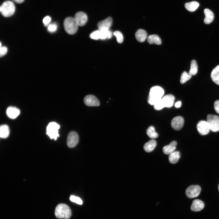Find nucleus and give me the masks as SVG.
<instances>
[{"label":"nucleus","mask_w":219,"mask_h":219,"mask_svg":"<svg viewBox=\"0 0 219 219\" xmlns=\"http://www.w3.org/2000/svg\"><path fill=\"white\" fill-rule=\"evenodd\" d=\"M164 93L163 89L159 86H154L151 87L148 98V103L151 105H154L162 98Z\"/></svg>","instance_id":"f257e3e1"},{"label":"nucleus","mask_w":219,"mask_h":219,"mask_svg":"<svg viewBox=\"0 0 219 219\" xmlns=\"http://www.w3.org/2000/svg\"><path fill=\"white\" fill-rule=\"evenodd\" d=\"M175 97L171 94L166 95L157 102L153 105L156 110H160L164 107L170 108L173 105Z\"/></svg>","instance_id":"f03ea898"},{"label":"nucleus","mask_w":219,"mask_h":219,"mask_svg":"<svg viewBox=\"0 0 219 219\" xmlns=\"http://www.w3.org/2000/svg\"><path fill=\"white\" fill-rule=\"evenodd\" d=\"M55 215L58 218L68 219L71 216V209L67 205L61 203L59 204L56 207Z\"/></svg>","instance_id":"7ed1b4c3"},{"label":"nucleus","mask_w":219,"mask_h":219,"mask_svg":"<svg viewBox=\"0 0 219 219\" xmlns=\"http://www.w3.org/2000/svg\"><path fill=\"white\" fill-rule=\"evenodd\" d=\"M64 30L68 34L72 35L77 31L78 25L74 18L69 17L66 18L64 22Z\"/></svg>","instance_id":"20e7f679"},{"label":"nucleus","mask_w":219,"mask_h":219,"mask_svg":"<svg viewBox=\"0 0 219 219\" xmlns=\"http://www.w3.org/2000/svg\"><path fill=\"white\" fill-rule=\"evenodd\" d=\"M15 11V5L12 2L10 1L4 2L0 7L1 13L5 17L11 16L14 13Z\"/></svg>","instance_id":"39448f33"},{"label":"nucleus","mask_w":219,"mask_h":219,"mask_svg":"<svg viewBox=\"0 0 219 219\" xmlns=\"http://www.w3.org/2000/svg\"><path fill=\"white\" fill-rule=\"evenodd\" d=\"M60 127V125L56 123L50 122L47 127L46 134L51 139H54L56 140L57 137L59 136L58 130Z\"/></svg>","instance_id":"423d86ee"},{"label":"nucleus","mask_w":219,"mask_h":219,"mask_svg":"<svg viewBox=\"0 0 219 219\" xmlns=\"http://www.w3.org/2000/svg\"><path fill=\"white\" fill-rule=\"evenodd\" d=\"M207 122L209 125L210 130L213 132L219 131V116L212 114L207 115Z\"/></svg>","instance_id":"0eeeda50"},{"label":"nucleus","mask_w":219,"mask_h":219,"mask_svg":"<svg viewBox=\"0 0 219 219\" xmlns=\"http://www.w3.org/2000/svg\"><path fill=\"white\" fill-rule=\"evenodd\" d=\"M201 189L197 185H191L189 186L186 191V194L189 198H192L197 196L200 194Z\"/></svg>","instance_id":"6e6552de"},{"label":"nucleus","mask_w":219,"mask_h":219,"mask_svg":"<svg viewBox=\"0 0 219 219\" xmlns=\"http://www.w3.org/2000/svg\"><path fill=\"white\" fill-rule=\"evenodd\" d=\"M79 137L78 134L75 132L71 131L68 135L67 139V144L70 148L75 147L78 143Z\"/></svg>","instance_id":"1a4fd4ad"},{"label":"nucleus","mask_w":219,"mask_h":219,"mask_svg":"<svg viewBox=\"0 0 219 219\" xmlns=\"http://www.w3.org/2000/svg\"><path fill=\"white\" fill-rule=\"evenodd\" d=\"M196 128L199 133L202 135L207 134L210 130L208 123L204 120L199 121L197 124Z\"/></svg>","instance_id":"9d476101"},{"label":"nucleus","mask_w":219,"mask_h":219,"mask_svg":"<svg viewBox=\"0 0 219 219\" xmlns=\"http://www.w3.org/2000/svg\"><path fill=\"white\" fill-rule=\"evenodd\" d=\"M74 18L78 26H84L87 21V15L82 12H77L75 14Z\"/></svg>","instance_id":"9b49d317"},{"label":"nucleus","mask_w":219,"mask_h":219,"mask_svg":"<svg viewBox=\"0 0 219 219\" xmlns=\"http://www.w3.org/2000/svg\"><path fill=\"white\" fill-rule=\"evenodd\" d=\"M184 123V120L183 118L181 116H177L172 119L171 125L174 130H178L182 128Z\"/></svg>","instance_id":"f8f14e48"},{"label":"nucleus","mask_w":219,"mask_h":219,"mask_svg":"<svg viewBox=\"0 0 219 219\" xmlns=\"http://www.w3.org/2000/svg\"><path fill=\"white\" fill-rule=\"evenodd\" d=\"M84 102L85 105L88 106H99L100 105L97 99L92 95L86 96L84 99Z\"/></svg>","instance_id":"ddd939ff"},{"label":"nucleus","mask_w":219,"mask_h":219,"mask_svg":"<svg viewBox=\"0 0 219 219\" xmlns=\"http://www.w3.org/2000/svg\"><path fill=\"white\" fill-rule=\"evenodd\" d=\"M112 18L110 17H108L105 19L97 23V27L99 30L104 28L109 29L112 25Z\"/></svg>","instance_id":"4468645a"},{"label":"nucleus","mask_w":219,"mask_h":219,"mask_svg":"<svg viewBox=\"0 0 219 219\" xmlns=\"http://www.w3.org/2000/svg\"><path fill=\"white\" fill-rule=\"evenodd\" d=\"M7 116L9 118L12 119H14L16 118L20 113V110L17 108L10 106L8 107L6 111Z\"/></svg>","instance_id":"2eb2a0df"},{"label":"nucleus","mask_w":219,"mask_h":219,"mask_svg":"<svg viewBox=\"0 0 219 219\" xmlns=\"http://www.w3.org/2000/svg\"><path fill=\"white\" fill-rule=\"evenodd\" d=\"M204 203L200 200L196 199L192 202L191 206V210L193 211H200L204 207Z\"/></svg>","instance_id":"dca6fc26"},{"label":"nucleus","mask_w":219,"mask_h":219,"mask_svg":"<svg viewBox=\"0 0 219 219\" xmlns=\"http://www.w3.org/2000/svg\"><path fill=\"white\" fill-rule=\"evenodd\" d=\"M177 143L173 141L171 142L169 145L164 146L162 149L163 152L166 155H169L174 151L176 149Z\"/></svg>","instance_id":"f3484780"},{"label":"nucleus","mask_w":219,"mask_h":219,"mask_svg":"<svg viewBox=\"0 0 219 219\" xmlns=\"http://www.w3.org/2000/svg\"><path fill=\"white\" fill-rule=\"evenodd\" d=\"M205 18L204 22L206 24H209L213 21L214 18V15L213 12L208 9H205L204 10Z\"/></svg>","instance_id":"a211bd4d"},{"label":"nucleus","mask_w":219,"mask_h":219,"mask_svg":"<svg viewBox=\"0 0 219 219\" xmlns=\"http://www.w3.org/2000/svg\"><path fill=\"white\" fill-rule=\"evenodd\" d=\"M147 36L146 32L142 29H138L136 32L135 36L136 40L140 42H144Z\"/></svg>","instance_id":"6ab92c4d"},{"label":"nucleus","mask_w":219,"mask_h":219,"mask_svg":"<svg viewBox=\"0 0 219 219\" xmlns=\"http://www.w3.org/2000/svg\"><path fill=\"white\" fill-rule=\"evenodd\" d=\"M157 145L155 140L152 139L145 143L143 148L144 150L147 152H150L152 151Z\"/></svg>","instance_id":"aec40b11"},{"label":"nucleus","mask_w":219,"mask_h":219,"mask_svg":"<svg viewBox=\"0 0 219 219\" xmlns=\"http://www.w3.org/2000/svg\"><path fill=\"white\" fill-rule=\"evenodd\" d=\"M210 76L213 82L216 84L219 85V64L212 70Z\"/></svg>","instance_id":"412c9836"},{"label":"nucleus","mask_w":219,"mask_h":219,"mask_svg":"<svg viewBox=\"0 0 219 219\" xmlns=\"http://www.w3.org/2000/svg\"><path fill=\"white\" fill-rule=\"evenodd\" d=\"M147 41L150 44H155L159 45L162 43V41L159 37L156 34L151 35L147 37Z\"/></svg>","instance_id":"4be33fe9"},{"label":"nucleus","mask_w":219,"mask_h":219,"mask_svg":"<svg viewBox=\"0 0 219 219\" xmlns=\"http://www.w3.org/2000/svg\"><path fill=\"white\" fill-rule=\"evenodd\" d=\"M100 32V39H105L110 38L112 36V32L107 28H103L99 30Z\"/></svg>","instance_id":"5701e85b"},{"label":"nucleus","mask_w":219,"mask_h":219,"mask_svg":"<svg viewBox=\"0 0 219 219\" xmlns=\"http://www.w3.org/2000/svg\"><path fill=\"white\" fill-rule=\"evenodd\" d=\"M180 157V152L178 151H174L169 155V159L170 163H176Z\"/></svg>","instance_id":"b1692460"},{"label":"nucleus","mask_w":219,"mask_h":219,"mask_svg":"<svg viewBox=\"0 0 219 219\" xmlns=\"http://www.w3.org/2000/svg\"><path fill=\"white\" fill-rule=\"evenodd\" d=\"M199 5L198 2L194 1L186 3L185 7L187 10L190 12H193L197 9Z\"/></svg>","instance_id":"393cba45"},{"label":"nucleus","mask_w":219,"mask_h":219,"mask_svg":"<svg viewBox=\"0 0 219 219\" xmlns=\"http://www.w3.org/2000/svg\"><path fill=\"white\" fill-rule=\"evenodd\" d=\"M9 129L7 125H2L0 127V137L1 138H5L9 136Z\"/></svg>","instance_id":"a878e982"},{"label":"nucleus","mask_w":219,"mask_h":219,"mask_svg":"<svg viewBox=\"0 0 219 219\" xmlns=\"http://www.w3.org/2000/svg\"><path fill=\"white\" fill-rule=\"evenodd\" d=\"M198 71V66L196 61L192 60L191 62L190 68L189 73L191 75H196Z\"/></svg>","instance_id":"bb28decb"},{"label":"nucleus","mask_w":219,"mask_h":219,"mask_svg":"<svg viewBox=\"0 0 219 219\" xmlns=\"http://www.w3.org/2000/svg\"><path fill=\"white\" fill-rule=\"evenodd\" d=\"M146 133L148 136L151 139L157 138L158 134L155 132L154 127L152 126H150L147 129Z\"/></svg>","instance_id":"cd10ccee"},{"label":"nucleus","mask_w":219,"mask_h":219,"mask_svg":"<svg viewBox=\"0 0 219 219\" xmlns=\"http://www.w3.org/2000/svg\"><path fill=\"white\" fill-rule=\"evenodd\" d=\"M192 75L189 73L184 71L183 72L181 76L180 82L181 84H183L186 82L188 80L190 79L191 78Z\"/></svg>","instance_id":"c85d7f7f"},{"label":"nucleus","mask_w":219,"mask_h":219,"mask_svg":"<svg viewBox=\"0 0 219 219\" xmlns=\"http://www.w3.org/2000/svg\"><path fill=\"white\" fill-rule=\"evenodd\" d=\"M116 38V40L119 43H121L123 41V37L122 33L119 31H116L113 33Z\"/></svg>","instance_id":"c756f323"},{"label":"nucleus","mask_w":219,"mask_h":219,"mask_svg":"<svg viewBox=\"0 0 219 219\" xmlns=\"http://www.w3.org/2000/svg\"><path fill=\"white\" fill-rule=\"evenodd\" d=\"M92 39L98 40L100 39V32L99 30L95 31L91 33L89 36Z\"/></svg>","instance_id":"7c9ffc66"},{"label":"nucleus","mask_w":219,"mask_h":219,"mask_svg":"<svg viewBox=\"0 0 219 219\" xmlns=\"http://www.w3.org/2000/svg\"><path fill=\"white\" fill-rule=\"evenodd\" d=\"M70 200L71 201L78 204L82 205V204L83 202L82 200L78 197L71 195L70 197Z\"/></svg>","instance_id":"2f4dec72"},{"label":"nucleus","mask_w":219,"mask_h":219,"mask_svg":"<svg viewBox=\"0 0 219 219\" xmlns=\"http://www.w3.org/2000/svg\"><path fill=\"white\" fill-rule=\"evenodd\" d=\"M57 26L55 23H52L50 24L47 28L48 31L51 33L55 32L57 30Z\"/></svg>","instance_id":"473e14b6"},{"label":"nucleus","mask_w":219,"mask_h":219,"mask_svg":"<svg viewBox=\"0 0 219 219\" xmlns=\"http://www.w3.org/2000/svg\"><path fill=\"white\" fill-rule=\"evenodd\" d=\"M7 48L5 47H0V57L5 55L7 52Z\"/></svg>","instance_id":"72a5a7b5"},{"label":"nucleus","mask_w":219,"mask_h":219,"mask_svg":"<svg viewBox=\"0 0 219 219\" xmlns=\"http://www.w3.org/2000/svg\"><path fill=\"white\" fill-rule=\"evenodd\" d=\"M51 20V18L49 16H46L43 19V22L45 26L48 25L50 22Z\"/></svg>","instance_id":"f704fd0d"},{"label":"nucleus","mask_w":219,"mask_h":219,"mask_svg":"<svg viewBox=\"0 0 219 219\" xmlns=\"http://www.w3.org/2000/svg\"><path fill=\"white\" fill-rule=\"evenodd\" d=\"M214 107L216 112L219 114V100L216 101L214 103Z\"/></svg>","instance_id":"c9c22d12"},{"label":"nucleus","mask_w":219,"mask_h":219,"mask_svg":"<svg viewBox=\"0 0 219 219\" xmlns=\"http://www.w3.org/2000/svg\"><path fill=\"white\" fill-rule=\"evenodd\" d=\"M181 102L179 101L176 102L175 105V106L176 108H179L181 106Z\"/></svg>","instance_id":"e433bc0d"},{"label":"nucleus","mask_w":219,"mask_h":219,"mask_svg":"<svg viewBox=\"0 0 219 219\" xmlns=\"http://www.w3.org/2000/svg\"><path fill=\"white\" fill-rule=\"evenodd\" d=\"M13 1H14V2L18 3H22L24 0H12Z\"/></svg>","instance_id":"4c0bfd02"},{"label":"nucleus","mask_w":219,"mask_h":219,"mask_svg":"<svg viewBox=\"0 0 219 219\" xmlns=\"http://www.w3.org/2000/svg\"><path fill=\"white\" fill-rule=\"evenodd\" d=\"M1 43H0V47H1Z\"/></svg>","instance_id":"58836bf2"},{"label":"nucleus","mask_w":219,"mask_h":219,"mask_svg":"<svg viewBox=\"0 0 219 219\" xmlns=\"http://www.w3.org/2000/svg\"><path fill=\"white\" fill-rule=\"evenodd\" d=\"M218 188H219V185Z\"/></svg>","instance_id":"ea45409f"}]
</instances>
